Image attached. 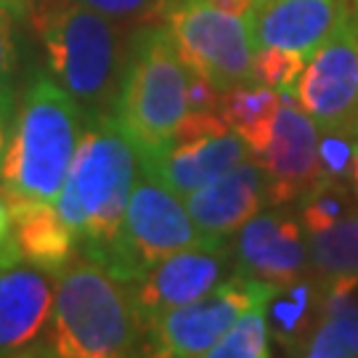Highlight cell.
Here are the masks:
<instances>
[{"instance_id": "6da1fadb", "label": "cell", "mask_w": 358, "mask_h": 358, "mask_svg": "<svg viewBox=\"0 0 358 358\" xmlns=\"http://www.w3.org/2000/svg\"><path fill=\"white\" fill-rule=\"evenodd\" d=\"M138 170V154L112 112L88 117L56 199V210L72 231L80 255L106 266Z\"/></svg>"}, {"instance_id": "7a4b0ae2", "label": "cell", "mask_w": 358, "mask_h": 358, "mask_svg": "<svg viewBox=\"0 0 358 358\" xmlns=\"http://www.w3.org/2000/svg\"><path fill=\"white\" fill-rule=\"evenodd\" d=\"M85 122L83 106L51 75L35 72L29 77L0 167V196L6 205H56Z\"/></svg>"}, {"instance_id": "3957f363", "label": "cell", "mask_w": 358, "mask_h": 358, "mask_svg": "<svg viewBox=\"0 0 358 358\" xmlns=\"http://www.w3.org/2000/svg\"><path fill=\"white\" fill-rule=\"evenodd\" d=\"M146 345V321L133 284L77 252L56 273L48 356L120 358Z\"/></svg>"}, {"instance_id": "277c9868", "label": "cell", "mask_w": 358, "mask_h": 358, "mask_svg": "<svg viewBox=\"0 0 358 358\" xmlns=\"http://www.w3.org/2000/svg\"><path fill=\"white\" fill-rule=\"evenodd\" d=\"M24 19L45 72L83 106L85 117L109 115L125 59L115 19L77 0H24Z\"/></svg>"}, {"instance_id": "5b68a950", "label": "cell", "mask_w": 358, "mask_h": 358, "mask_svg": "<svg viewBox=\"0 0 358 358\" xmlns=\"http://www.w3.org/2000/svg\"><path fill=\"white\" fill-rule=\"evenodd\" d=\"M189 69L165 22L146 19L125 48L112 117L125 130L141 165L159 159L186 115Z\"/></svg>"}, {"instance_id": "8992f818", "label": "cell", "mask_w": 358, "mask_h": 358, "mask_svg": "<svg viewBox=\"0 0 358 358\" xmlns=\"http://www.w3.org/2000/svg\"><path fill=\"white\" fill-rule=\"evenodd\" d=\"M141 167V165H138ZM207 244L194 226L186 202L176 192L154 178L141 167V176L133 186L122 226L103 268L122 282H138L167 255ZM220 247V244H210Z\"/></svg>"}, {"instance_id": "52a82bcc", "label": "cell", "mask_w": 358, "mask_h": 358, "mask_svg": "<svg viewBox=\"0 0 358 358\" xmlns=\"http://www.w3.org/2000/svg\"><path fill=\"white\" fill-rule=\"evenodd\" d=\"M159 16L186 69L210 80L220 93L252 77L255 45L244 16L217 11L202 0H162Z\"/></svg>"}, {"instance_id": "ba28073f", "label": "cell", "mask_w": 358, "mask_h": 358, "mask_svg": "<svg viewBox=\"0 0 358 358\" xmlns=\"http://www.w3.org/2000/svg\"><path fill=\"white\" fill-rule=\"evenodd\" d=\"M273 294V284L234 271L229 279H223L205 297L154 316L146 324L143 353L162 358L207 356L210 348L229 332L234 321L252 308L268 306Z\"/></svg>"}, {"instance_id": "9c48e42d", "label": "cell", "mask_w": 358, "mask_h": 358, "mask_svg": "<svg viewBox=\"0 0 358 358\" xmlns=\"http://www.w3.org/2000/svg\"><path fill=\"white\" fill-rule=\"evenodd\" d=\"M294 101L319 130L358 128V0H348L340 24L308 59Z\"/></svg>"}, {"instance_id": "30bf717a", "label": "cell", "mask_w": 358, "mask_h": 358, "mask_svg": "<svg viewBox=\"0 0 358 358\" xmlns=\"http://www.w3.org/2000/svg\"><path fill=\"white\" fill-rule=\"evenodd\" d=\"M56 276L0 244V356H48Z\"/></svg>"}, {"instance_id": "8fae6325", "label": "cell", "mask_w": 358, "mask_h": 358, "mask_svg": "<svg viewBox=\"0 0 358 358\" xmlns=\"http://www.w3.org/2000/svg\"><path fill=\"white\" fill-rule=\"evenodd\" d=\"M257 162L266 176V205L271 207L300 202L321 183L319 128L294 101V93H282L271 138Z\"/></svg>"}, {"instance_id": "7c38bea8", "label": "cell", "mask_w": 358, "mask_h": 358, "mask_svg": "<svg viewBox=\"0 0 358 358\" xmlns=\"http://www.w3.org/2000/svg\"><path fill=\"white\" fill-rule=\"evenodd\" d=\"M231 263H234V252L229 244H220V247L196 244L167 255L143 279L133 282L136 303L141 308L143 321L149 324L154 316L165 313L170 308L186 306L213 292L226 279Z\"/></svg>"}, {"instance_id": "4fadbf2b", "label": "cell", "mask_w": 358, "mask_h": 358, "mask_svg": "<svg viewBox=\"0 0 358 358\" xmlns=\"http://www.w3.org/2000/svg\"><path fill=\"white\" fill-rule=\"evenodd\" d=\"M234 268L282 289L297 282L308 266V242L303 223L289 213H257L234 239Z\"/></svg>"}, {"instance_id": "5bb4252c", "label": "cell", "mask_w": 358, "mask_h": 358, "mask_svg": "<svg viewBox=\"0 0 358 358\" xmlns=\"http://www.w3.org/2000/svg\"><path fill=\"white\" fill-rule=\"evenodd\" d=\"M194 226L207 244H229L231 236L242 229L266 205V176L260 162L231 167L205 186L183 196Z\"/></svg>"}, {"instance_id": "9a60e30c", "label": "cell", "mask_w": 358, "mask_h": 358, "mask_svg": "<svg viewBox=\"0 0 358 358\" xmlns=\"http://www.w3.org/2000/svg\"><path fill=\"white\" fill-rule=\"evenodd\" d=\"M348 0H257L247 16L255 48H282L310 59L340 24Z\"/></svg>"}, {"instance_id": "2e32d148", "label": "cell", "mask_w": 358, "mask_h": 358, "mask_svg": "<svg viewBox=\"0 0 358 358\" xmlns=\"http://www.w3.org/2000/svg\"><path fill=\"white\" fill-rule=\"evenodd\" d=\"M247 154L250 149L242 136L234 130H223L192 141H173L152 165H138L183 199L194 189L229 173L231 167L242 165Z\"/></svg>"}, {"instance_id": "e0dca14e", "label": "cell", "mask_w": 358, "mask_h": 358, "mask_svg": "<svg viewBox=\"0 0 358 358\" xmlns=\"http://www.w3.org/2000/svg\"><path fill=\"white\" fill-rule=\"evenodd\" d=\"M8 213H11L8 242L27 263L56 276L80 252L72 231L51 202L8 205Z\"/></svg>"}, {"instance_id": "ac0fdd59", "label": "cell", "mask_w": 358, "mask_h": 358, "mask_svg": "<svg viewBox=\"0 0 358 358\" xmlns=\"http://www.w3.org/2000/svg\"><path fill=\"white\" fill-rule=\"evenodd\" d=\"M279 106H282L279 90L255 80H244L220 93L217 115L226 120V125L234 133L242 136L250 154L257 157L268 143Z\"/></svg>"}, {"instance_id": "d6986e66", "label": "cell", "mask_w": 358, "mask_h": 358, "mask_svg": "<svg viewBox=\"0 0 358 358\" xmlns=\"http://www.w3.org/2000/svg\"><path fill=\"white\" fill-rule=\"evenodd\" d=\"M308 266L321 279L358 273V213L340 217L329 229L308 234Z\"/></svg>"}, {"instance_id": "ffe728a7", "label": "cell", "mask_w": 358, "mask_h": 358, "mask_svg": "<svg viewBox=\"0 0 358 358\" xmlns=\"http://www.w3.org/2000/svg\"><path fill=\"white\" fill-rule=\"evenodd\" d=\"M316 310V287L308 282H292L282 287V292L271 297L268 308V327L271 334L287 348H300L303 332L308 329L310 313Z\"/></svg>"}, {"instance_id": "44dd1931", "label": "cell", "mask_w": 358, "mask_h": 358, "mask_svg": "<svg viewBox=\"0 0 358 358\" xmlns=\"http://www.w3.org/2000/svg\"><path fill=\"white\" fill-rule=\"evenodd\" d=\"M308 358H358V306L316 316L313 332L300 343Z\"/></svg>"}, {"instance_id": "7402d4cb", "label": "cell", "mask_w": 358, "mask_h": 358, "mask_svg": "<svg viewBox=\"0 0 358 358\" xmlns=\"http://www.w3.org/2000/svg\"><path fill=\"white\" fill-rule=\"evenodd\" d=\"M268 306H257L242 313L231 329L210 348V358H266L271 356Z\"/></svg>"}, {"instance_id": "603a6c76", "label": "cell", "mask_w": 358, "mask_h": 358, "mask_svg": "<svg viewBox=\"0 0 358 358\" xmlns=\"http://www.w3.org/2000/svg\"><path fill=\"white\" fill-rule=\"evenodd\" d=\"M356 205V189L350 180H321L313 192L300 199V223L306 234H316L329 229L340 217L353 213Z\"/></svg>"}, {"instance_id": "cb8c5ba5", "label": "cell", "mask_w": 358, "mask_h": 358, "mask_svg": "<svg viewBox=\"0 0 358 358\" xmlns=\"http://www.w3.org/2000/svg\"><path fill=\"white\" fill-rule=\"evenodd\" d=\"M22 24H27L24 0H0V96L16 93Z\"/></svg>"}, {"instance_id": "d4e9b609", "label": "cell", "mask_w": 358, "mask_h": 358, "mask_svg": "<svg viewBox=\"0 0 358 358\" xmlns=\"http://www.w3.org/2000/svg\"><path fill=\"white\" fill-rule=\"evenodd\" d=\"M308 59L282 48H255L252 53V77L255 83L271 85L282 93H294V85L306 69Z\"/></svg>"}, {"instance_id": "484cf974", "label": "cell", "mask_w": 358, "mask_h": 358, "mask_svg": "<svg viewBox=\"0 0 358 358\" xmlns=\"http://www.w3.org/2000/svg\"><path fill=\"white\" fill-rule=\"evenodd\" d=\"M356 130L358 128L319 130L321 180H353Z\"/></svg>"}, {"instance_id": "4316f807", "label": "cell", "mask_w": 358, "mask_h": 358, "mask_svg": "<svg viewBox=\"0 0 358 358\" xmlns=\"http://www.w3.org/2000/svg\"><path fill=\"white\" fill-rule=\"evenodd\" d=\"M93 11L103 13L115 22H128V19H152L154 11H159L162 0H77Z\"/></svg>"}, {"instance_id": "83f0119b", "label": "cell", "mask_w": 358, "mask_h": 358, "mask_svg": "<svg viewBox=\"0 0 358 358\" xmlns=\"http://www.w3.org/2000/svg\"><path fill=\"white\" fill-rule=\"evenodd\" d=\"M220 103V90L205 80L202 75L189 72V85H186V112H217Z\"/></svg>"}, {"instance_id": "f1b7e54d", "label": "cell", "mask_w": 358, "mask_h": 358, "mask_svg": "<svg viewBox=\"0 0 358 358\" xmlns=\"http://www.w3.org/2000/svg\"><path fill=\"white\" fill-rule=\"evenodd\" d=\"M16 106H19L16 103V93L0 96V167H3V157H6V149H8V141H11Z\"/></svg>"}, {"instance_id": "f546056e", "label": "cell", "mask_w": 358, "mask_h": 358, "mask_svg": "<svg viewBox=\"0 0 358 358\" xmlns=\"http://www.w3.org/2000/svg\"><path fill=\"white\" fill-rule=\"evenodd\" d=\"M207 6H213L217 11H226V13H234V16H250L252 8L257 6V0H202Z\"/></svg>"}, {"instance_id": "4dcf8cb0", "label": "cell", "mask_w": 358, "mask_h": 358, "mask_svg": "<svg viewBox=\"0 0 358 358\" xmlns=\"http://www.w3.org/2000/svg\"><path fill=\"white\" fill-rule=\"evenodd\" d=\"M11 234V213H8V205L0 202V244L8 239Z\"/></svg>"}, {"instance_id": "1f68e13d", "label": "cell", "mask_w": 358, "mask_h": 358, "mask_svg": "<svg viewBox=\"0 0 358 358\" xmlns=\"http://www.w3.org/2000/svg\"><path fill=\"white\" fill-rule=\"evenodd\" d=\"M353 189H356V205H358V130H356V159H353Z\"/></svg>"}]
</instances>
